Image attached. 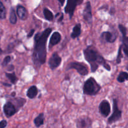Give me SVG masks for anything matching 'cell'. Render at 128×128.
<instances>
[{"label":"cell","mask_w":128,"mask_h":128,"mask_svg":"<svg viewBox=\"0 0 128 128\" xmlns=\"http://www.w3.org/2000/svg\"><path fill=\"white\" fill-rule=\"evenodd\" d=\"M6 1H7V0H6Z\"/></svg>","instance_id":"1f68e13d"},{"label":"cell","mask_w":128,"mask_h":128,"mask_svg":"<svg viewBox=\"0 0 128 128\" xmlns=\"http://www.w3.org/2000/svg\"><path fill=\"white\" fill-rule=\"evenodd\" d=\"M10 22L13 24H15L17 22V17H16V14L15 12V10L13 8H11L10 10Z\"/></svg>","instance_id":"44dd1931"},{"label":"cell","mask_w":128,"mask_h":128,"mask_svg":"<svg viewBox=\"0 0 128 128\" xmlns=\"http://www.w3.org/2000/svg\"><path fill=\"white\" fill-rule=\"evenodd\" d=\"M81 24L77 23L73 28V31L71 33V38L75 39L79 37L81 34Z\"/></svg>","instance_id":"2e32d148"},{"label":"cell","mask_w":128,"mask_h":128,"mask_svg":"<svg viewBox=\"0 0 128 128\" xmlns=\"http://www.w3.org/2000/svg\"><path fill=\"white\" fill-rule=\"evenodd\" d=\"M122 111L118 108L117 100L116 99L113 100V112L111 116L108 119V123L111 124L117 122L121 119Z\"/></svg>","instance_id":"277c9868"},{"label":"cell","mask_w":128,"mask_h":128,"mask_svg":"<svg viewBox=\"0 0 128 128\" xmlns=\"http://www.w3.org/2000/svg\"><path fill=\"white\" fill-rule=\"evenodd\" d=\"M121 46L124 54L128 58V37L127 36H122Z\"/></svg>","instance_id":"e0dca14e"},{"label":"cell","mask_w":128,"mask_h":128,"mask_svg":"<svg viewBox=\"0 0 128 128\" xmlns=\"http://www.w3.org/2000/svg\"><path fill=\"white\" fill-rule=\"evenodd\" d=\"M117 80L120 83H122L125 81H128V72L124 71L120 72L117 78Z\"/></svg>","instance_id":"d6986e66"},{"label":"cell","mask_w":128,"mask_h":128,"mask_svg":"<svg viewBox=\"0 0 128 128\" xmlns=\"http://www.w3.org/2000/svg\"><path fill=\"white\" fill-rule=\"evenodd\" d=\"M11 57H10V56H6V57L4 58L3 60V61L2 62V66H6L9 63H10V62L11 61Z\"/></svg>","instance_id":"484cf974"},{"label":"cell","mask_w":128,"mask_h":128,"mask_svg":"<svg viewBox=\"0 0 128 128\" xmlns=\"http://www.w3.org/2000/svg\"><path fill=\"white\" fill-rule=\"evenodd\" d=\"M83 1L84 0H67L65 7V12L69 15L70 19L72 18L77 6L81 4Z\"/></svg>","instance_id":"8992f818"},{"label":"cell","mask_w":128,"mask_h":128,"mask_svg":"<svg viewBox=\"0 0 128 128\" xmlns=\"http://www.w3.org/2000/svg\"><path fill=\"white\" fill-rule=\"evenodd\" d=\"M99 111L104 118L107 117L110 112V106L108 101L104 100L100 103L99 106Z\"/></svg>","instance_id":"9c48e42d"},{"label":"cell","mask_w":128,"mask_h":128,"mask_svg":"<svg viewBox=\"0 0 128 128\" xmlns=\"http://www.w3.org/2000/svg\"><path fill=\"white\" fill-rule=\"evenodd\" d=\"M38 90L37 87L35 86H32L28 90L26 96L30 99H33L38 94Z\"/></svg>","instance_id":"9a60e30c"},{"label":"cell","mask_w":128,"mask_h":128,"mask_svg":"<svg viewBox=\"0 0 128 128\" xmlns=\"http://www.w3.org/2000/svg\"><path fill=\"white\" fill-rule=\"evenodd\" d=\"M51 31V28H49L43 32H38L35 36V46L32 58L34 64L37 68H40L46 62V42Z\"/></svg>","instance_id":"6da1fadb"},{"label":"cell","mask_w":128,"mask_h":128,"mask_svg":"<svg viewBox=\"0 0 128 128\" xmlns=\"http://www.w3.org/2000/svg\"><path fill=\"white\" fill-rule=\"evenodd\" d=\"M6 17V10L3 3L0 1V20H5Z\"/></svg>","instance_id":"603a6c76"},{"label":"cell","mask_w":128,"mask_h":128,"mask_svg":"<svg viewBox=\"0 0 128 128\" xmlns=\"http://www.w3.org/2000/svg\"><path fill=\"white\" fill-rule=\"evenodd\" d=\"M84 55L85 60L90 64V69L92 72L96 71L99 65L104 66L107 71H110V66L107 63L104 58L95 48L88 46L84 50Z\"/></svg>","instance_id":"7a4b0ae2"},{"label":"cell","mask_w":128,"mask_h":128,"mask_svg":"<svg viewBox=\"0 0 128 128\" xmlns=\"http://www.w3.org/2000/svg\"><path fill=\"white\" fill-rule=\"evenodd\" d=\"M35 30H34V29H32V30H31V31H30V32H29V33L28 34V35H27V38H31V37H32V36L33 35V34H34V32H35Z\"/></svg>","instance_id":"83f0119b"},{"label":"cell","mask_w":128,"mask_h":128,"mask_svg":"<svg viewBox=\"0 0 128 128\" xmlns=\"http://www.w3.org/2000/svg\"><path fill=\"white\" fill-rule=\"evenodd\" d=\"M58 1H59V2H60V5H61V6H63L64 2H65V0H58Z\"/></svg>","instance_id":"f1b7e54d"},{"label":"cell","mask_w":128,"mask_h":128,"mask_svg":"<svg viewBox=\"0 0 128 128\" xmlns=\"http://www.w3.org/2000/svg\"><path fill=\"white\" fill-rule=\"evenodd\" d=\"M16 14L19 18L21 20H26L28 16L26 9L21 5H18L16 8Z\"/></svg>","instance_id":"4fadbf2b"},{"label":"cell","mask_w":128,"mask_h":128,"mask_svg":"<svg viewBox=\"0 0 128 128\" xmlns=\"http://www.w3.org/2000/svg\"><path fill=\"white\" fill-rule=\"evenodd\" d=\"M61 62V58L58 55L56 52H54L49 60L48 64L51 70H55L60 65Z\"/></svg>","instance_id":"8fae6325"},{"label":"cell","mask_w":128,"mask_h":128,"mask_svg":"<svg viewBox=\"0 0 128 128\" xmlns=\"http://www.w3.org/2000/svg\"><path fill=\"white\" fill-rule=\"evenodd\" d=\"M126 70H127V71H128V65H127V66H126Z\"/></svg>","instance_id":"f546056e"},{"label":"cell","mask_w":128,"mask_h":128,"mask_svg":"<svg viewBox=\"0 0 128 128\" xmlns=\"http://www.w3.org/2000/svg\"><path fill=\"white\" fill-rule=\"evenodd\" d=\"M8 122L6 120H2L0 121V128H5L7 126Z\"/></svg>","instance_id":"4316f807"},{"label":"cell","mask_w":128,"mask_h":128,"mask_svg":"<svg viewBox=\"0 0 128 128\" xmlns=\"http://www.w3.org/2000/svg\"><path fill=\"white\" fill-rule=\"evenodd\" d=\"M117 37V34L116 32H109V31H105L103 32L100 36V39L102 40L105 42H109V43H113L116 40Z\"/></svg>","instance_id":"30bf717a"},{"label":"cell","mask_w":128,"mask_h":128,"mask_svg":"<svg viewBox=\"0 0 128 128\" xmlns=\"http://www.w3.org/2000/svg\"><path fill=\"white\" fill-rule=\"evenodd\" d=\"M61 39V34L58 32H55L52 34L50 39V47L56 45L60 42Z\"/></svg>","instance_id":"5bb4252c"},{"label":"cell","mask_w":128,"mask_h":128,"mask_svg":"<svg viewBox=\"0 0 128 128\" xmlns=\"http://www.w3.org/2000/svg\"><path fill=\"white\" fill-rule=\"evenodd\" d=\"M100 86L97 82L95 79L90 77L84 82L83 87V92L84 94L89 96L96 95L100 90Z\"/></svg>","instance_id":"3957f363"},{"label":"cell","mask_w":128,"mask_h":128,"mask_svg":"<svg viewBox=\"0 0 128 128\" xmlns=\"http://www.w3.org/2000/svg\"><path fill=\"white\" fill-rule=\"evenodd\" d=\"M44 120H45V117H44L43 113H41L35 118L34 120V124L35 126L37 128L40 127L44 124Z\"/></svg>","instance_id":"ac0fdd59"},{"label":"cell","mask_w":128,"mask_h":128,"mask_svg":"<svg viewBox=\"0 0 128 128\" xmlns=\"http://www.w3.org/2000/svg\"><path fill=\"white\" fill-rule=\"evenodd\" d=\"M122 58V46L121 45L119 47V50H118V53L117 56L116 58V62L117 64H120L121 62V59Z\"/></svg>","instance_id":"cb8c5ba5"},{"label":"cell","mask_w":128,"mask_h":128,"mask_svg":"<svg viewBox=\"0 0 128 128\" xmlns=\"http://www.w3.org/2000/svg\"><path fill=\"white\" fill-rule=\"evenodd\" d=\"M18 110V109L16 108V106L10 101L6 102L3 106L4 113L7 118H10L15 114Z\"/></svg>","instance_id":"52a82bcc"},{"label":"cell","mask_w":128,"mask_h":128,"mask_svg":"<svg viewBox=\"0 0 128 128\" xmlns=\"http://www.w3.org/2000/svg\"><path fill=\"white\" fill-rule=\"evenodd\" d=\"M70 69H74L80 74L82 75V76H86L89 73V70H88L87 66L82 62H70L67 67V70H70Z\"/></svg>","instance_id":"5b68a950"},{"label":"cell","mask_w":128,"mask_h":128,"mask_svg":"<svg viewBox=\"0 0 128 128\" xmlns=\"http://www.w3.org/2000/svg\"><path fill=\"white\" fill-rule=\"evenodd\" d=\"M92 125V121L89 118H80L77 121L76 126L77 128H90Z\"/></svg>","instance_id":"7c38bea8"},{"label":"cell","mask_w":128,"mask_h":128,"mask_svg":"<svg viewBox=\"0 0 128 128\" xmlns=\"http://www.w3.org/2000/svg\"><path fill=\"white\" fill-rule=\"evenodd\" d=\"M83 18L84 20L88 24H91L92 22V8L90 2L87 1L85 4V8L83 12Z\"/></svg>","instance_id":"ba28073f"},{"label":"cell","mask_w":128,"mask_h":128,"mask_svg":"<svg viewBox=\"0 0 128 128\" xmlns=\"http://www.w3.org/2000/svg\"><path fill=\"white\" fill-rule=\"evenodd\" d=\"M6 76L13 84H15L17 82L18 78L15 72H12V73H6Z\"/></svg>","instance_id":"7402d4cb"},{"label":"cell","mask_w":128,"mask_h":128,"mask_svg":"<svg viewBox=\"0 0 128 128\" xmlns=\"http://www.w3.org/2000/svg\"><path fill=\"white\" fill-rule=\"evenodd\" d=\"M118 28H119V30L120 31V32H121V34H122V36H126L127 34V29L124 25L122 24H119L118 26Z\"/></svg>","instance_id":"d4e9b609"},{"label":"cell","mask_w":128,"mask_h":128,"mask_svg":"<svg viewBox=\"0 0 128 128\" xmlns=\"http://www.w3.org/2000/svg\"><path fill=\"white\" fill-rule=\"evenodd\" d=\"M1 51H2V50H1V48H0V52H1Z\"/></svg>","instance_id":"4dcf8cb0"},{"label":"cell","mask_w":128,"mask_h":128,"mask_svg":"<svg viewBox=\"0 0 128 128\" xmlns=\"http://www.w3.org/2000/svg\"><path fill=\"white\" fill-rule=\"evenodd\" d=\"M43 14L45 16V18L46 19L47 21H51L53 20V14L52 12L50 10H49L47 8L43 9Z\"/></svg>","instance_id":"ffe728a7"}]
</instances>
